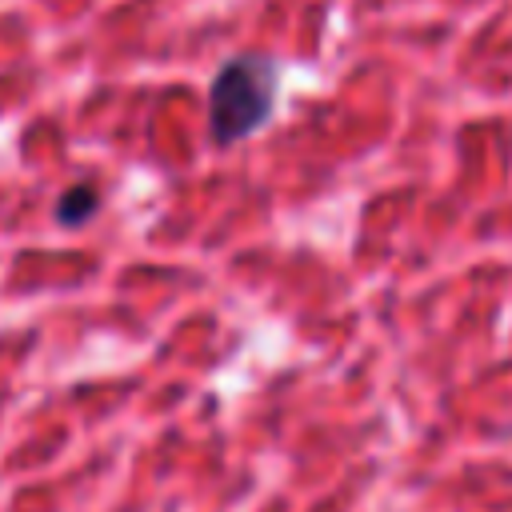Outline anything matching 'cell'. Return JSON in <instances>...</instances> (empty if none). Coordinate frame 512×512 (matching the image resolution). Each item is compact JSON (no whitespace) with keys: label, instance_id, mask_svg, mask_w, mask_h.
<instances>
[{"label":"cell","instance_id":"6da1fadb","mask_svg":"<svg viewBox=\"0 0 512 512\" xmlns=\"http://www.w3.org/2000/svg\"><path fill=\"white\" fill-rule=\"evenodd\" d=\"M276 76L280 68L260 52H244L220 64L208 88V132L216 144H236L268 124L276 104Z\"/></svg>","mask_w":512,"mask_h":512},{"label":"cell","instance_id":"7a4b0ae2","mask_svg":"<svg viewBox=\"0 0 512 512\" xmlns=\"http://www.w3.org/2000/svg\"><path fill=\"white\" fill-rule=\"evenodd\" d=\"M96 208H100V192L92 184H72L56 200V220L68 224V228H76V224H88L96 216Z\"/></svg>","mask_w":512,"mask_h":512}]
</instances>
